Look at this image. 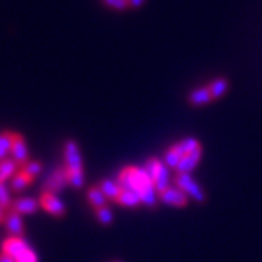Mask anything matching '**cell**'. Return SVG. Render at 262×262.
<instances>
[{
  "label": "cell",
  "mask_w": 262,
  "mask_h": 262,
  "mask_svg": "<svg viewBox=\"0 0 262 262\" xmlns=\"http://www.w3.org/2000/svg\"><path fill=\"white\" fill-rule=\"evenodd\" d=\"M40 201V207L48 212L49 215L52 216H57V218H62L67 215V207H65V204L62 202V199L55 194V193H51V191H45L40 194L38 198Z\"/></svg>",
  "instance_id": "cell-3"
},
{
  "label": "cell",
  "mask_w": 262,
  "mask_h": 262,
  "mask_svg": "<svg viewBox=\"0 0 262 262\" xmlns=\"http://www.w3.org/2000/svg\"><path fill=\"white\" fill-rule=\"evenodd\" d=\"M209 90H210V93H212V97H213V98H220V97H223L224 93H226V90H228V81H226V79H223V78L215 79V81L209 85Z\"/></svg>",
  "instance_id": "cell-21"
},
{
  "label": "cell",
  "mask_w": 262,
  "mask_h": 262,
  "mask_svg": "<svg viewBox=\"0 0 262 262\" xmlns=\"http://www.w3.org/2000/svg\"><path fill=\"white\" fill-rule=\"evenodd\" d=\"M0 262H16V260L10 256L4 254V253H0Z\"/></svg>",
  "instance_id": "cell-29"
},
{
  "label": "cell",
  "mask_w": 262,
  "mask_h": 262,
  "mask_svg": "<svg viewBox=\"0 0 262 262\" xmlns=\"http://www.w3.org/2000/svg\"><path fill=\"white\" fill-rule=\"evenodd\" d=\"M11 158L19 164L21 167L30 161L29 155V147L26 142V138L21 133H16L13 131V142H11Z\"/></svg>",
  "instance_id": "cell-5"
},
{
  "label": "cell",
  "mask_w": 262,
  "mask_h": 262,
  "mask_svg": "<svg viewBox=\"0 0 262 262\" xmlns=\"http://www.w3.org/2000/svg\"><path fill=\"white\" fill-rule=\"evenodd\" d=\"M180 144L183 145V148H185V152H186V154H190V152L196 150L198 147H201L196 138H186V139L180 141Z\"/></svg>",
  "instance_id": "cell-27"
},
{
  "label": "cell",
  "mask_w": 262,
  "mask_h": 262,
  "mask_svg": "<svg viewBox=\"0 0 262 262\" xmlns=\"http://www.w3.org/2000/svg\"><path fill=\"white\" fill-rule=\"evenodd\" d=\"M87 201L95 210L106 207V204H107V198L100 190V186H90V188L87 190Z\"/></svg>",
  "instance_id": "cell-15"
},
{
  "label": "cell",
  "mask_w": 262,
  "mask_h": 262,
  "mask_svg": "<svg viewBox=\"0 0 262 262\" xmlns=\"http://www.w3.org/2000/svg\"><path fill=\"white\" fill-rule=\"evenodd\" d=\"M95 215H97V220L101 224H104V226H109V224L112 223V220H114V213H112V210L107 207V205H106V207L97 209Z\"/></svg>",
  "instance_id": "cell-24"
},
{
  "label": "cell",
  "mask_w": 262,
  "mask_h": 262,
  "mask_svg": "<svg viewBox=\"0 0 262 262\" xmlns=\"http://www.w3.org/2000/svg\"><path fill=\"white\" fill-rule=\"evenodd\" d=\"M19 164H17L13 158H7L4 161H0V182L7 183L8 180H11L17 171H19Z\"/></svg>",
  "instance_id": "cell-13"
},
{
  "label": "cell",
  "mask_w": 262,
  "mask_h": 262,
  "mask_svg": "<svg viewBox=\"0 0 262 262\" xmlns=\"http://www.w3.org/2000/svg\"><path fill=\"white\" fill-rule=\"evenodd\" d=\"M11 204H13L11 190L7 186V183L0 182V205H2L5 210H10L11 209Z\"/></svg>",
  "instance_id": "cell-22"
},
{
  "label": "cell",
  "mask_w": 262,
  "mask_h": 262,
  "mask_svg": "<svg viewBox=\"0 0 262 262\" xmlns=\"http://www.w3.org/2000/svg\"><path fill=\"white\" fill-rule=\"evenodd\" d=\"M35 179L32 176H29L27 172H24L23 169L17 171V174L10 180V190L11 193H21L24 191L27 186L33 182Z\"/></svg>",
  "instance_id": "cell-12"
},
{
  "label": "cell",
  "mask_w": 262,
  "mask_h": 262,
  "mask_svg": "<svg viewBox=\"0 0 262 262\" xmlns=\"http://www.w3.org/2000/svg\"><path fill=\"white\" fill-rule=\"evenodd\" d=\"M63 166L67 167L70 186L74 190L82 188L84 179V163L78 142L74 139H67L63 144Z\"/></svg>",
  "instance_id": "cell-2"
},
{
  "label": "cell",
  "mask_w": 262,
  "mask_h": 262,
  "mask_svg": "<svg viewBox=\"0 0 262 262\" xmlns=\"http://www.w3.org/2000/svg\"><path fill=\"white\" fill-rule=\"evenodd\" d=\"M5 213H7V210L0 205V223H4L5 221Z\"/></svg>",
  "instance_id": "cell-30"
},
{
  "label": "cell",
  "mask_w": 262,
  "mask_h": 262,
  "mask_svg": "<svg viewBox=\"0 0 262 262\" xmlns=\"http://www.w3.org/2000/svg\"><path fill=\"white\" fill-rule=\"evenodd\" d=\"M117 183L120 185L122 190L138 193L141 202L148 205V207H154L157 204V199L160 198L154 180L145 172L144 167H138V166L123 167L117 176Z\"/></svg>",
  "instance_id": "cell-1"
},
{
  "label": "cell",
  "mask_w": 262,
  "mask_h": 262,
  "mask_svg": "<svg viewBox=\"0 0 262 262\" xmlns=\"http://www.w3.org/2000/svg\"><path fill=\"white\" fill-rule=\"evenodd\" d=\"M5 228L8 229V232L11 235H23L24 234V221H23V215H19L17 212H14L13 209L7 210L5 213Z\"/></svg>",
  "instance_id": "cell-10"
},
{
  "label": "cell",
  "mask_w": 262,
  "mask_h": 262,
  "mask_svg": "<svg viewBox=\"0 0 262 262\" xmlns=\"http://www.w3.org/2000/svg\"><path fill=\"white\" fill-rule=\"evenodd\" d=\"M160 199L167 204V205H174V207H185L186 204H188V194L185 191H182L179 186L177 188H167L164 191H161L160 194Z\"/></svg>",
  "instance_id": "cell-8"
},
{
  "label": "cell",
  "mask_w": 262,
  "mask_h": 262,
  "mask_svg": "<svg viewBox=\"0 0 262 262\" xmlns=\"http://www.w3.org/2000/svg\"><path fill=\"white\" fill-rule=\"evenodd\" d=\"M176 183H177V186L182 191H185L186 194H188L190 198H193L194 201H198V202H204L205 201L204 190L194 182V179L190 174H179Z\"/></svg>",
  "instance_id": "cell-6"
},
{
  "label": "cell",
  "mask_w": 262,
  "mask_h": 262,
  "mask_svg": "<svg viewBox=\"0 0 262 262\" xmlns=\"http://www.w3.org/2000/svg\"><path fill=\"white\" fill-rule=\"evenodd\" d=\"M100 190L104 193V196L111 201H117L119 199V194L122 191L120 185L117 183V180H111V179H104L100 182Z\"/></svg>",
  "instance_id": "cell-16"
},
{
  "label": "cell",
  "mask_w": 262,
  "mask_h": 262,
  "mask_svg": "<svg viewBox=\"0 0 262 262\" xmlns=\"http://www.w3.org/2000/svg\"><path fill=\"white\" fill-rule=\"evenodd\" d=\"M13 131H0V161H4L11 155Z\"/></svg>",
  "instance_id": "cell-19"
},
{
  "label": "cell",
  "mask_w": 262,
  "mask_h": 262,
  "mask_svg": "<svg viewBox=\"0 0 262 262\" xmlns=\"http://www.w3.org/2000/svg\"><path fill=\"white\" fill-rule=\"evenodd\" d=\"M185 155H186L185 148H183V145L179 142V144L172 145V147L169 148V150L166 152V155H164V164H166L167 167H177V164L180 163V160H182Z\"/></svg>",
  "instance_id": "cell-14"
},
{
  "label": "cell",
  "mask_w": 262,
  "mask_h": 262,
  "mask_svg": "<svg viewBox=\"0 0 262 262\" xmlns=\"http://www.w3.org/2000/svg\"><path fill=\"white\" fill-rule=\"evenodd\" d=\"M112 262H122V260H112Z\"/></svg>",
  "instance_id": "cell-31"
},
{
  "label": "cell",
  "mask_w": 262,
  "mask_h": 262,
  "mask_svg": "<svg viewBox=\"0 0 262 262\" xmlns=\"http://www.w3.org/2000/svg\"><path fill=\"white\" fill-rule=\"evenodd\" d=\"M14 260L16 262H40L38 260V254L35 253V250L33 248H27V250H24L21 254H17L16 257H14Z\"/></svg>",
  "instance_id": "cell-25"
},
{
  "label": "cell",
  "mask_w": 262,
  "mask_h": 262,
  "mask_svg": "<svg viewBox=\"0 0 262 262\" xmlns=\"http://www.w3.org/2000/svg\"><path fill=\"white\" fill-rule=\"evenodd\" d=\"M101 4L111 10H117V11H123L129 7L128 0H101Z\"/></svg>",
  "instance_id": "cell-26"
},
{
  "label": "cell",
  "mask_w": 262,
  "mask_h": 262,
  "mask_svg": "<svg viewBox=\"0 0 262 262\" xmlns=\"http://www.w3.org/2000/svg\"><path fill=\"white\" fill-rule=\"evenodd\" d=\"M21 169L24 171V172H27L29 176H32L33 179H36L40 174H41V171H43V164H41V161H38V160H30L29 163H26Z\"/></svg>",
  "instance_id": "cell-23"
},
{
  "label": "cell",
  "mask_w": 262,
  "mask_h": 262,
  "mask_svg": "<svg viewBox=\"0 0 262 262\" xmlns=\"http://www.w3.org/2000/svg\"><path fill=\"white\" fill-rule=\"evenodd\" d=\"M169 167H167L166 164H164V161L161 163V166H160V171H158V174L155 176V179H154V182H155V188H157V191H158V194L161 193V191H164V190H167L169 188Z\"/></svg>",
  "instance_id": "cell-17"
},
{
  "label": "cell",
  "mask_w": 262,
  "mask_h": 262,
  "mask_svg": "<svg viewBox=\"0 0 262 262\" xmlns=\"http://www.w3.org/2000/svg\"><path fill=\"white\" fill-rule=\"evenodd\" d=\"M145 0H128V4L129 7H133V8H139L141 5H144Z\"/></svg>",
  "instance_id": "cell-28"
},
{
  "label": "cell",
  "mask_w": 262,
  "mask_h": 262,
  "mask_svg": "<svg viewBox=\"0 0 262 262\" xmlns=\"http://www.w3.org/2000/svg\"><path fill=\"white\" fill-rule=\"evenodd\" d=\"M27 248H29V243L24 238V235H10L2 242V245H0V253H4L14 259L17 254H21Z\"/></svg>",
  "instance_id": "cell-7"
},
{
  "label": "cell",
  "mask_w": 262,
  "mask_h": 262,
  "mask_svg": "<svg viewBox=\"0 0 262 262\" xmlns=\"http://www.w3.org/2000/svg\"><path fill=\"white\" fill-rule=\"evenodd\" d=\"M11 209L24 216V215L36 213V212H38V209H41V207H40V201L38 199H33V198H17V199L13 201Z\"/></svg>",
  "instance_id": "cell-9"
},
{
  "label": "cell",
  "mask_w": 262,
  "mask_h": 262,
  "mask_svg": "<svg viewBox=\"0 0 262 262\" xmlns=\"http://www.w3.org/2000/svg\"><path fill=\"white\" fill-rule=\"evenodd\" d=\"M213 97L209 90V87H201L198 90H194L191 95H190V103L194 106H202V104H207L209 101H212Z\"/></svg>",
  "instance_id": "cell-20"
},
{
  "label": "cell",
  "mask_w": 262,
  "mask_h": 262,
  "mask_svg": "<svg viewBox=\"0 0 262 262\" xmlns=\"http://www.w3.org/2000/svg\"><path fill=\"white\" fill-rule=\"evenodd\" d=\"M117 204L123 205V207H138V205H141V198L138 193L135 191H128V190H122L120 194H119V199L116 201Z\"/></svg>",
  "instance_id": "cell-18"
},
{
  "label": "cell",
  "mask_w": 262,
  "mask_h": 262,
  "mask_svg": "<svg viewBox=\"0 0 262 262\" xmlns=\"http://www.w3.org/2000/svg\"><path fill=\"white\" fill-rule=\"evenodd\" d=\"M201 157H202V150H201V147H198L196 150H193V152H190V154H186V155L180 160V163L177 164L176 169L179 171V174H190L193 169H196V166H198Z\"/></svg>",
  "instance_id": "cell-11"
},
{
  "label": "cell",
  "mask_w": 262,
  "mask_h": 262,
  "mask_svg": "<svg viewBox=\"0 0 262 262\" xmlns=\"http://www.w3.org/2000/svg\"><path fill=\"white\" fill-rule=\"evenodd\" d=\"M68 185H70V180H68L67 167L65 166H60V167H55V169L48 176L46 183L43 186V190L59 194L60 191H63L67 188Z\"/></svg>",
  "instance_id": "cell-4"
}]
</instances>
